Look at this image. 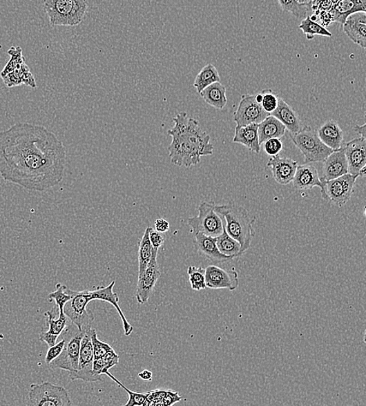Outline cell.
<instances>
[{
	"label": "cell",
	"instance_id": "cell-1",
	"mask_svg": "<svg viewBox=\"0 0 366 406\" xmlns=\"http://www.w3.org/2000/svg\"><path fill=\"white\" fill-rule=\"evenodd\" d=\"M67 161L64 143L44 126L17 123L0 133V177L33 192L63 181Z\"/></svg>",
	"mask_w": 366,
	"mask_h": 406
},
{
	"label": "cell",
	"instance_id": "cell-2",
	"mask_svg": "<svg viewBox=\"0 0 366 406\" xmlns=\"http://www.w3.org/2000/svg\"><path fill=\"white\" fill-rule=\"evenodd\" d=\"M173 127L168 130L172 141L168 151L171 163L189 167L201 162L202 157L211 156L214 146L210 135L204 131L195 119L182 112L173 118Z\"/></svg>",
	"mask_w": 366,
	"mask_h": 406
},
{
	"label": "cell",
	"instance_id": "cell-3",
	"mask_svg": "<svg viewBox=\"0 0 366 406\" xmlns=\"http://www.w3.org/2000/svg\"><path fill=\"white\" fill-rule=\"evenodd\" d=\"M214 211L225 219L224 229L227 234L241 246L242 255L249 250L256 235V218L233 201L224 205H214Z\"/></svg>",
	"mask_w": 366,
	"mask_h": 406
},
{
	"label": "cell",
	"instance_id": "cell-4",
	"mask_svg": "<svg viewBox=\"0 0 366 406\" xmlns=\"http://www.w3.org/2000/svg\"><path fill=\"white\" fill-rule=\"evenodd\" d=\"M87 0H44V10L52 27L79 26L85 20Z\"/></svg>",
	"mask_w": 366,
	"mask_h": 406
},
{
	"label": "cell",
	"instance_id": "cell-5",
	"mask_svg": "<svg viewBox=\"0 0 366 406\" xmlns=\"http://www.w3.org/2000/svg\"><path fill=\"white\" fill-rule=\"evenodd\" d=\"M86 331H80L75 325L69 320L67 327L61 334L65 339L62 354L49 364L51 369L66 370L69 373L77 371L79 369V360L81 340Z\"/></svg>",
	"mask_w": 366,
	"mask_h": 406
},
{
	"label": "cell",
	"instance_id": "cell-6",
	"mask_svg": "<svg viewBox=\"0 0 366 406\" xmlns=\"http://www.w3.org/2000/svg\"><path fill=\"white\" fill-rule=\"evenodd\" d=\"M289 135L293 144L302 153L305 164L323 162L334 151L324 144L316 130L307 125L296 133H290Z\"/></svg>",
	"mask_w": 366,
	"mask_h": 406
},
{
	"label": "cell",
	"instance_id": "cell-7",
	"mask_svg": "<svg viewBox=\"0 0 366 406\" xmlns=\"http://www.w3.org/2000/svg\"><path fill=\"white\" fill-rule=\"evenodd\" d=\"M29 405L33 406H70L73 405L67 389L64 387L44 382L33 384L28 392Z\"/></svg>",
	"mask_w": 366,
	"mask_h": 406
},
{
	"label": "cell",
	"instance_id": "cell-8",
	"mask_svg": "<svg viewBox=\"0 0 366 406\" xmlns=\"http://www.w3.org/2000/svg\"><path fill=\"white\" fill-rule=\"evenodd\" d=\"M214 202H202L198 207L199 214L188 219L192 232L218 237L224 231V225L222 217L214 211Z\"/></svg>",
	"mask_w": 366,
	"mask_h": 406
},
{
	"label": "cell",
	"instance_id": "cell-9",
	"mask_svg": "<svg viewBox=\"0 0 366 406\" xmlns=\"http://www.w3.org/2000/svg\"><path fill=\"white\" fill-rule=\"evenodd\" d=\"M71 292L72 298L65 304L64 313L80 331H86L91 327L95 319L93 313L87 309L89 302H92L89 290H72Z\"/></svg>",
	"mask_w": 366,
	"mask_h": 406
},
{
	"label": "cell",
	"instance_id": "cell-10",
	"mask_svg": "<svg viewBox=\"0 0 366 406\" xmlns=\"http://www.w3.org/2000/svg\"><path fill=\"white\" fill-rule=\"evenodd\" d=\"M359 176L347 174L326 182L325 192L322 198L338 206L346 204L355 192V185Z\"/></svg>",
	"mask_w": 366,
	"mask_h": 406
},
{
	"label": "cell",
	"instance_id": "cell-11",
	"mask_svg": "<svg viewBox=\"0 0 366 406\" xmlns=\"http://www.w3.org/2000/svg\"><path fill=\"white\" fill-rule=\"evenodd\" d=\"M88 329L81 340L79 369L75 372L69 373V378L71 380H81L86 382L103 380L102 375H97L93 372L95 358L92 340L90 338Z\"/></svg>",
	"mask_w": 366,
	"mask_h": 406
},
{
	"label": "cell",
	"instance_id": "cell-12",
	"mask_svg": "<svg viewBox=\"0 0 366 406\" xmlns=\"http://www.w3.org/2000/svg\"><path fill=\"white\" fill-rule=\"evenodd\" d=\"M269 115L262 105L257 103L255 95L245 94L242 95L233 115V120L238 126H246L251 124H260Z\"/></svg>",
	"mask_w": 366,
	"mask_h": 406
},
{
	"label": "cell",
	"instance_id": "cell-13",
	"mask_svg": "<svg viewBox=\"0 0 366 406\" xmlns=\"http://www.w3.org/2000/svg\"><path fill=\"white\" fill-rule=\"evenodd\" d=\"M158 251L153 249L152 259L137 280L135 296L137 302L142 304L148 301L161 276L157 262Z\"/></svg>",
	"mask_w": 366,
	"mask_h": 406
},
{
	"label": "cell",
	"instance_id": "cell-14",
	"mask_svg": "<svg viewBox=\"0 0 366 406\" xmlns=\"http://www.w3.org/2000/svg\"><path fill=\"white\" fill-rule=\"evenodd\" d=\"M349 173L364 177L366 169V140L363 137L353 139L343 146Z\"/></svg>",
	"mask_w": 366,
	"mask_h": 406
},
{
	"label": "cell",
	"instance_id": "cell-15",
	"mask_svg": "<svg viewBox=\"0 0 366 406\" xmlns=\"http://www.w3.org/2000/svg\"><path fill=\"white\" fill-rule=\"evenodd\" d=\"M206 284L210 289H237L239 284L238 272L233 268L226 271L218 266H209L205 269Z\"/></svg>",
	"mask_w": 366,
	"mask_h": 406
},
{
	"label": "cell",
	"instance_id": "cell-16",
	"mask_svg": "<svg viewBox=\"0 0 366 406\" xmlns=\"http://www.w3.org/2000/svg\"><path fill=\"white\" fill-rule=\"evenodd\" d=\"M293 188L298 191H306L319 187L322 197L325 192L326 182L320 177L316 167L311 164L298 166L293 178Z\"/></svg>",
	"mask_w": 366,
	"mask_h": 406
},
{
	"label": "cell",
	"instance_id": "cell-17",
	"mask_svg": "<svg viewBox=\"0 0 366 406\" xmlns=\"http://www.w3.org/2000/svg\"><path fill=\"white\" fill-rule=\"evenodd\" d=\"M115 284V280H113V282L106 287L99 286L93 291L89 290L90 296H91L92 301L100 300L109 302L117 309L119 318L122 320L124 334L126 336H129L133 332L134 327L131 325L127 318H126L121 307H119V296L116 292H113V288Z\"/></svg>",
	"mask_w": 366,
	"mask_h": 406
},
{
	"label": "cell",
	"instance_id": "cell-18",
	"mask_svg": "<svg viewBox=\"0 0 366 406\" xmlns=\"http://www.w3.org/2000/svg\"><path fill=\"white\" fill-rule=\"evenodd\" d=\"M298 162L288 157L273 156L269 160L267 166L271 171L275 181L282 185L290 184L296 175Z\"/></svg>",
	"mask_w": 366,
	"mask_h": 406
},
{
	"label": "cell",
	"instance_id": "cell-19",
	"mask_svg": "<svg viewBox=\"0 0 366 406\" xmlns=\"http://www.w3.org/2000/svg\"><path fill=\"white\" fill-rule=\"evenodd\" d=\"M347 173H349V166H347L343 147L334 151L323 161L322 177L323 181L333 180Z\"/></svg>",
	"mask_w": 366,
	"mask_h": 406
},
{
	"label": "cell",
	"instance_id": "cell-20",
	"mask_svg": "<svg viewBox=\"0 0 366 406\" xmlns=\"http://www.w3.org/2000/svg\"><path fill=\"white\" fill-rule=\"evenodd\" d=\"M342 26L347 37L365 50L366 48L365 12H356L347 17Z\"/></svg>",
	"mask_w": 366,
	"mask_h": 406
},
{
	"label": "cell",
	"instance_id": "cell-21",
	"mask_svg": "<svg viewBox=\"0 0 366 406\" xmlns=\"http://www.w3.org/2000/svg\"><path fill=\"white\" fill-rule=\"evenodd\" d=\"M46 324L49 329L40 334L39 340L45 342L49 347L57 343V339L61 336L66 327H67L69 319L64 313L58 315L56 318L54 309L45 313Z\"/></svg>",
	"mask_w": 366,
	"mask_h": 406
},
{
	"label": "cell",
	"instance_id": "cell-22",
	"mask_svg": "<svg viewBox=\"0 0 366 406\" xmlns=\"http://www.w3.org/2000/svg\"><path fill=\"white\" fill-rule=\"evenodd\" d=\"M194 242L198 252L209 260L215 262H224L233 260L220 252L217 244V237L196 233Z\"/></svg>",
	"mask_w": 366,
	"mask_h": 406
},
{
	"label": "cell",
	"instance_id": "cell-23",
	"mask_svg": "<svg viewBox=\"0 0 366 406\" xmlns=\"http://www.w3.org/2000/svg\"><path fill=\"white\" fill-rule=\"evenodd\" d=\"M271 115L277 118L291 133H296L302 128V123L298 113L283 99L279 98L278 107Z\"/></svg>",
	"mask_w": 366,
	"mask_h": 406
},
{
	"label": "cell",
	"instance_id": "cell-24",
	"mask_svg": "<svg viewBox=\"0 0 366 406\" xmlns=\"http://www.w3.org/2000/svg\"><path fill=\"white\" fill-rule=\"evenodd\" d=\"M320 139L333 151H337L344 145V131L334 120L324 123L317 130Z\"/></svg>",
	"mask_w": 366,
	"mask_h": 406
},
{
	"label": "cell",
	"instance_id": "cell-25",
	"mask_svg": "<svg viewBox=\"0 0 366 406\" xmlns=\"http://www.w3.org/2000/svg\"><path fill=\"white\" fill-rule=\"evenodd\" d=\"M361 11L366 12V0H340L333 6L329 14L332 22H337L343 26L347 17Z\"/></svg>",
	"mask_w": 366,
	"mask_h": 406
},
{
	"label": "cell",
	"instance_id": "cell-26",
	"mask_svg": "<svg viewBox=\"0 0 366 406\" xmlns=\"http://www.w3.org/2000/svg\"><path fill=\"white\" fill-rule=\"evenodd\" d=\"M258 128H259V124H251L246 125V126H238L237 125L233 142L243 145L251 152L259 154L261 145L260 144Z\"/></svg>",
	"mask_w": 366,
	"mask_h": 406
},
{
	"label": "cell",
	"instance_id": "cell-27",
	"mask_svg": "<svg viewBox=\"0 0 366 406\" xmlns=\"http://www.w3.org/2000/svg\"><path fill=\"white\" fill-rule=\"evenodd\" d=\"M286 133V128L283 124L272 115L268 116L265 120L259 124L258 133H259L260 144L272 138L283 137Z\"/></svg>",
	"mask_w": 366,
	"mask_h": 406
},
{
	"label": "cell",
	"instance_id": "cell-28",
	"mask_svg": "<svg viewBox=\"0 0 366 406\" xmlns=\"http://www.w3.org/2000/svg\"><path fill=\"white\" fill-rule=\"evenodd\" d=\"M200 95L206 104L218 110H223L227 103L226 87L220 81L206 87Z\"/></svg>",
	"mask_w": 366,
	"mask_h": 406
},
{
	"label": "cell",
	"instance_id": "cell-29",
	"mask_svg": "<svg viewBox=\"0 0 366 406\" xmlns=\"http://www.w3.org/2000/svg\"><path fill=\"white\" fill-rule=\"evenodd\" d=\"M220 81V77L217 68L212 64L205 66L195 77L194 87L200 94L204 89L215 82Z\"/></svg>",
	"mask_w": 366,
	"mask_h": 406
},
{
	"label": "cell",
	"instance_id": "cell-30",
	"mask_svg": "<svg viewBox=\"0 0 366 406\" xmlns=\"http://www.w3.org/2000/svg\"><path fill=\"white\" fill-rule=\"evenodd\" d=\"M217 244L222 254L232 259L242 255L239 242L228 235L224 228L223 232L217 237Z\"/></svg>",
	"mask_w": 366,
	"mask_h": 406
},
{
	"label": "cell",
	"instance_id": "cell-31",
	"mask_svg": "<svg viewBox=\"0 0 366 406\" xmlns=\"http://www.w3.org/2000/svg\"><path fill=\"white\" fill-rule=\"evenodd\" d=\"M149 229L150 226H148L139 244V277L146 271L152 259L153 247L149 240Z\"/></svg>",
	"mask_w": 366,
	"mask_h": 406
},
{
	"label": "cell",
	"instance_id": "cell-32",
	"mask_svg": "<svg viewBox=\"0 0 366 406\" xmlns=\"http://www.w3.org/2000/svg\"><path fill=\"white\" fill-rule=\"evenodd\" d=\"M299 29H301L308 40L314 39L316 35L324 37H331L332 34L325 28L310 19L307 16L300 23Z\"/></svg>",
	"mask_w": 366,
	"mask_h": 406
},
{
	"label": "cell",
	"instance_id": "cell-33",
	"mask_svg": "<svg viewBox=\"0 0 366 406\" xmlns=\"http://www.w3.org/2000/svg\"><path fill=\"white\" fill-rule=\"evenodd\" d=\"M56 288L55 291L52 292V293L48 296V300L50 302L54 301L56 302L58 315H61L64 313V309L65 304L72 298V290L68 288L67 285L61 283H58L56 285Z\"/></svg>",
	"mask_w": 366,
	"mask_h": 406
},
{
	"label": "cell",
	"instance_id": "cell-34",
	"mask_svg": "<svg viewBox=\"0 0 366 406\" xmlns=\"http://www.w3.org/2000/svg\"><path fill=\"white\" fill-rule=\"evenodd\" d=\"M119 356L115 350L107 352L104 356L95 359L93 362V372L97 375H104V372L117 365Z\"/></svg>",
	"mask_w": 366,
	"mask_h": 406
},
{
	"label": "cell",
	"instance_id": "cell-35",
	"mask_svg": "<svg viewBox=\"0 0 366 406\" xmlns=\"http://www.w3.org/2000/svg\"><path fill=\"white\" fill-rule=\"evenodd\" d=\"M278 2L282 10L289 12L297 19H305L310 12L309 5L299 3L298 0H278Z\"/></svg>",
	"mask_w": 366,
	"mask_h": 406
},
{
	"label": "cell",
	"instance_id": "cell-36",
	"mask_svg": "<svg viewBox=\"0 0 366 406\" xmlns=\"http://www.w3.org/2000/svg\"><path fill=\"white\" fill-rule=\"evenodd\" d=\"M103 374L107 375L108 377L110 378L113 381H115V383L119 387H122L123 389L128 394V402L124 405L125 406H148L146 400V393H139L131 391L130 389H128L127 387L124 386L121 381H119L115 377H114V376L110 373L109 370H106V371H104Z\"/></svg>",
	"mask_w": 366,
	"mask_h": 406
},
{
	"label": "cell",
	"instance_id": "cell-37",
	"mask_svg": "<svg viewBox=\"0 0 366 406\" xmlns=\"http://www.w3.org/2000/svg\"><path fill=\"white\" fill-rule=\"evenodd\" d=\"M188 274L192 290L200 291L207 289L205 269L190 266L188 269Z\"/></svg>",
	"mask_w": 366,
	"mask_h": 406
},
{
	"label": "cell",
	"instance_id": "cell-38",
	"mask_svg": "<svg viewBox=\"0 0 366 406\" xmlns=\"http://www.w3.org/2000/svg\"><path fill=\"white\" fill-rule=\"evenodd\" d=\"M8 55L10 56V59L2 71L1 77L11 73L22 64L26 63V59L22 55L21 48L19 46L10 48Z\"/></svg>",
	"mask_w": 366,
	"mask_h": 406
},
{
	"label": "cell",
	"instance_id": "cell-39",
	"mask_svg": "<svg viewBox=\"0 0 366 406\" xmlns=\"http://www.w3.org/2000/svg\"><path fill=\"white\" fill-rule=\"evenodd\" d=\"M88 333L92 340L95 359L104 356L107 352L113 349L109 344L100 341L97 333L93 328L90 327Z\"/></svg>",
	"mask_w": 366,
	"mask_h": 406
},
{
	"label": "cell",
	"instance_id": "cell-40",
	"mask_svg": "<svg viewBox=\"0 0 366 406\" xmlns=\"http://www.w3.org/2000/svg\"><path fill=\"white\" fill-rule=\"evenodd\" d=\"M261 93L262 95L261 102L262 108L271 115L278 107L279 97L277 93L272 91L271 89H264Z\"/></svg>",
	"mask_w": 366,
	"mask_h": 406
},
{
	"label": "cell",
	"instance_id": "cell-41",
	"mask_svg": "<svg viewBox=\"0 0 366 406\" xmlns=\"http://www.w3.org/2000/svg\"><path fill=\"white\" fill-rule=\"evenodd\" d=\"M264 151L271 157L277 156L284 148L283 142L279 138H272L264 142Z\"/></svg>",
	"mask_w": 366,
	"mask_h": 406
},
{
	"label": "cell",
	"instance_id": "cell-42",
	"mask_svg": "<svg viewBox=\"0 0 366 406\" xmlns=\"http://www.w3.org/2000/svg\"><path fill=\"white\" fill-rule=\"evenodd\" d=\"M64 345L65 339L63 338L61 342H59L58 343L51 346V347H49V349L47 351L45 359V362L47 365H49L52 361L56 360L57 358L62 354Z\"/></svg>",
	"mask_w": 366,
	"mask_h": 406
},
{
	"label": "cell",
	"instance_id": "cell-43",
	"mask_svg": "<svg viewBox=\"0 0 366 406\" xmlns=\"http://www.w3.org/2000/svg\"><path fill=\"white\" fill-rule=\"evenodd\" d=\"M149 240L153 249L159 250L165 242V235L152 228L149 229Z\"/></svg>",
	"mask_w": 366,
	"mask_h": 406
},
{
	"label": "cell",
	"instance_id": "cell-44",
	"mask_svg": "<svg viewBox=\"0 0 366 406\" xmlns=\"http://www.w3.org/2000/svg\"><path fill=\"white\" fill-rule=\"evenodd\" d=\"M182 398V396H179L178 392L170 390L167 396L160 403L159 406L173 405L181 401Z\"/></svg>",
	"mask_w": 366,
	"mask_h": 406
},
{
	"label": "cell",
	"instance_id": "cell-45",
	"mask_svg": "<svg viewBox=\"0 0 366 406\" xmlns=\"http://www.w3.org/2000/svg\"><path fill=\"white\" fill-rule=\"evenodd\" d=\"M154 228L155 231L162 233V234H164V233L170 230L171 224L167 222L166 220L164 218H160L155 220Z\"/></svg>",
	"mask_w": 366,
	"mask_h": 406
},
{
	"label": "cell",
	"instance_id": "cell-46",
	"mask_svg": "<svg viewBox=\"0 0 366 406\" xmlns=\"http://www.w3.org/2000/svg\"><path fill=\"white\" fill-rule=\"evenodd\" d=\"M139 377L146 381H151L153 380V373L148 369H144L139 374Z\"/></svg>",
	"mask_w": 366,
	"mask_h": 406
},
{
	"label": "cell",
	"instance_id": "cell-47",
	"mask_svg": "<svg viewBox=\"0 0 366 406\" xmlns=\"http://www.w3.org/2000/svg\"><path fill=\"white\" fill-rule=\"evenodd\" d=\"M365 125L366 124H363V125H356L355 127V130L360 136L363 137V138L365 139Z\"/></svg>",
	"mask_w": 366,
	"mask_h": 406
},
{
	"label": "cell",
	"instance_id": "cell-48",
	"mask_svg": "<svg viewBox=\"0 0 366 406\" xmlns=\"http://www.w3.org/2000/svg\"><path fill=\"white\" fill-rule=\"evenodd\" d=\"M255 98H256L257 103H259L261 104V102L262 99V93H258V94L255 95Z\"/></svg>",
	"mask_w": 366,
	"mask_h": 406
},
{
	"label": "cell",
	"instance_id": "cell-49",
	"mask_svg": "<svg viewBox=\"0 0 366 406\" xmlns=\"http://www.w3.org/2000/svg\"><path fill=\"white\" fill-rule=\"evenodd\" d=\"M298 2L301 4L309 5L311 2V0H298Z\"/></svg>",
	"mask_w": 366,
	"mask_h": 406
}]
</instances>
